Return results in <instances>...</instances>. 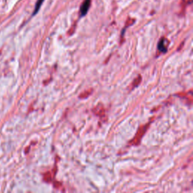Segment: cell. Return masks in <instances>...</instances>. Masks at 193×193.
I'll return each mask as SVG.
<instances>
[{
  "label": "cell",
  "instance_id": "obj_1",
  "mask_svg": "<svg viewBox=\"0 0 193 193\" xmlns=\"http://www.w3.org/2000/svg\"><path fill=\"white\" fill-rule=\"evenodd\" d=\"M91 5V0H85L82 3L80 9V13H81V16H85L88 12V9L90 8Z\"/></svg>",
  "mask_w": 193,
  "mask_h": 193
},
{
  "label": "cell",
  "instance_id": "obj_2",
  "mask_svg": "<svg viewBox=\"0 0 193 193\" xmlns=\"http://www.w3.org/2000/svg\"><path fill=\"white\" fill-rule=\"evenodd\" d=\"M164 39H161V40L160 41L159 43H158V49L160 50L162 52H166L167 49L166 47L164 46Z\"/></svg>",
  "mask_w": 193,
  "mask_h": 193
},
{
  "label": "cell",
  "instance_id": "obj_3",
  "mask_svg": "<svg viewBox=\"0 0 193 193\" xmlns=\"http://www.w3.org/2000/svg\"><path fill=\"white\" fill-rule=\"evenodd\" d=\"M43 1H44V0H37V2H36V7H35V10H34V12H33V15H35V14L39 12V9H40V7L41 5H42V4Z\"/></svg>",
  "mask_w": 193,
  "mask_h": 193
}]
</instances>
